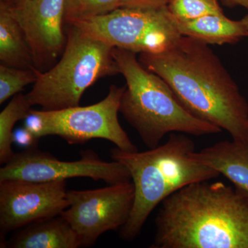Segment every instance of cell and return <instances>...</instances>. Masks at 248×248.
I'll list each match as a JSON object with an SVG mask.
<instances>
[{"mask_svg": "<svg viewBox=\"0 0 248 248\" xmlns=\"http://www.w3.org/2000/svg\"><path fill=\"white\" fill-rule=\"evenodd\" d=\"M140 63L167 83L192 115L224 130L233 140H248V103L208 44L182 36L160 53H141Z\"/></svg>", "mask_w": 248, "mask_h": 248, "instance_id": "cell-1", "label": "cell"}, {"mask_svg": "<svg viewBox=\"0 0 248 248\" xmlns=\"http://www.w3.org/2000/svg\"><path fill=\"white\" fill-rule=\"evenodd\" d=\"M153 248H248V195L223 182L192 183L162 202Z\"/></svg>", "mask_w": 248, "mask_h": 248, "instance_id": "cell-2", "label": "cell"}, {"mask_svg": "<svg viewBox=\"0 0 248 248\" xmlns=\"http://www.w3.org/2000/svg\"><path fill=\"white\" fill-rule=\"evenodd\" d=\"M195 144L186 134H170L164 144L143 152L111 150V157L124 165L135 186V200L121 237L133 241L141 233L152 212L169 196L192 183L221 174L191 156Z\"/></svg>", "mask_w": 248, "mask_h": 248, "instance_id": "cell-3", "label": "cell"}, {"mask_svg": "<svg viewBox=\"0 0 248 248\" xmlns=\"http://www.w3.org/2000/svg\"><path fill=\"white\" fill-rule=\"evenodd\" d=\"M113 57L126 81L120 112L148 148L159 146L168 134L200 137L221 133L186 110L167 83L146 69L136 53L114 48Z\"/></svg>", "mask_w": 248, "mask_h": 248, "instance_id": "cell-4", "label": "cell"}, {"mask_svg": "<svg viewBox=\"0 0 248 248\" xmlns=\"http://www.w3.org/2000/svg\"><path fill=\"white\" fill-rule=\"evenodd\" d=\"M62 58L48 71H38L37 81L27 94L31 105L43 110L78 107L83 94L100 78L120 74L114 47L69 25Z\"/></svg>", "mask_w": 248, "mask_h": 248, "instance_id": "cell-5", "label": "cell"}, {"mask_svg": "<svg viewBox=\"0 0 248 248\" xmlns=\"http://www.w3.org/2000/svg\"><path fill=\"white\" fill-rule=\"evenodd\" d=\"M125 86L112 85L103 100L88 106L55 110L31 108L24 128L39 140L59 136L70 144H81L93 139H104L124 151H138L119 122L121 99Z\"/></svg>", "mask_w": 248, "mask_h": 248, "instance_id": "cell-6", "label": "cell"}, {"mask_svg": "<svg viewBox=\"0 0 248 248\" xmlns=\"http://www.w3.org/2000/svg\"><path fill=\"white\" fill-rule=\"evenodd\" d=\"M114 48L135 53H160L182 37L169 8L136 9L120 8L103 16L66 22Z\"/></svg>", "mask_w": 248, "mask_h": 248, "instance_id": "cell-7", "label": "cell"}, {"mask_svg": "<svg viewBox=\"0 0 248 248\" xmlns=\"http://www.w3.org/2000/svg\"><path fill=\"white\" fill-rule=\"evenodd\" d=\"M68 207L60 215L72 227L81 247L92 246L106 232L128 221L135 200L132 181L110 184L102 188L68 191Z\"/></svg>", "mask_w": 248, "mask_h": 248, "instance_id": "cell-8", "label": "cell"}, {"mask_svg": "<svg viewBox=\"0 0 248 248\" xmlns=\"http://www.w3.org/2000/svg\"><path fill=\"white\" fill-rule=\"evenodd\" d=\"M75 177L91 178L109 184L131 181L130 172L124 165L114 160L112 162L102 161L92 152H85L78 161H63L34 147L16 153L0 169V182L18 179L49 182Z\"/></svg>", "mask_w": 248, "mask_h": 248, "instance_id": "cell-9", "label": "cell"}, {"mask_svg": "<svg viewBox=\"0 0 248 248\" xmlns=\"http://www.w3.org/2000/svg\"><path fill=\"white\" fill-rule=\"evenodd\" d=\"M66 180L49 182H0V228L16 231L60 216L68 207Z\"/></svg>", "mask_w": 248, "mask_h": 248, "instance_id": "cell-10", "label": "cell"}, {"mask_svg": "<svg viewBox=\"0 0 248 248\" xmlns=\"http://www.w3.org/2000/svg\"><path fill=\"white\" fill-rule=\"evenodd\" d=\"M8 6L22 28L35 68L45 72L62 55L66 46L67 35L63 24L66 0H27Z\"/></svg>", "mask_w": 248, "mask_h": 248, "instance_id": "cell-11", "label": "cell"}, {"mask_svg": "<svg viewBox=\"0 0 248 248\" xmlns=\"http://www.w3.org/2000/svg\"><path fill=\"white\" fill-rule=\"evenodd\" d=\"M191 156L216 170L248 195V140L218 141L200 151L192 152Z\"/></svg>", "mask_w": 248, "mask_h": 248, "instance_id": "cell-12", "label": "cell"}, {"mask_svg": "<svg viewBox=\"0 0 248 248\" xmlns=\"http://www.w3.org/2000/svg\"><path fill=\"white\" fill-rule=\"evenodd\" d=\"M14 248H77L81 241L71 225L61 216L29 225L11 240Z\"/></svg>", "mask_w": 248, "mask_h": 248, "instance_id": "cell-13", "label": "cell"}, {"mask_svg": "<svg viewBox=\"0 0 248 248\" xmlns=\"http://www.w3.org/2000/svg\"><path fill=\"white\" fill-rule=\"evenodd\" d=\"M182 36L192 37L208 45L234 44L246 37L242 20H232L224 14L208 15L190 21H177Z\"/></svg>", "mask_w": 248, "mask_h": 248, "instance_id": "cell-14", "label": "cell"}, {"mask_svg": "<svg viewBox=\"0 0 248 248\" xmlns=\"http://www.w3.org/2000/svg\"><path fill=\"white\" fill-rule=\"evenodd\" d=\"M0 62L14 68H35V62L22 28L4 1L0 4Z\"/></svg>", "mask_w": 248, "mask_h": 248, "instance_id": "cell-15", "label": "cell"}, {"mask_svg": "<svg viewBox=\"0 0 248 248\" xmlns=\"http://www.w3.org/2000/svg\"><path fill=\"white\" fill-rule=\"evenodd\" d=\"M27 94L15 95L0 113V162L6 164L14 158V128L18 121L25 120L31 109Z\"/></svg>", "mask_w": 248, "mask_h": 248, "instance_id": "cell-16", "label": "cell"}, {"mask_svg": "<svg viewBox=\"0 0 248 248\" xmlns=\"http://www.w3.org/2000/svg\"><path fill=\"white\" fill-rule=\"evenodd\" d=\"M38 71L36 68L23 69L0 65V104L19 94L28 85L35 84Z\"/></svg>", "mask_w": 248, "mask_h": 248, "instance_id": "cell-17", "label": "cell"}, {"mask_svg": "<svg viewBox=\"0 0 248 248\" xmlns=\"http://www.w3.org/2000/svg\"><path fill=\"white\" fill-rule=\"evenodd\" d=\"M168 8L176 20L181 22L223 14L218 0H170Z\"/></svg>", "mask_w": 248, "mask_h": 248, "instance_id": "cell-18", "label": "cell"}, {"mask_svg": "<svg viewBox=\"0 0 248 248\" xmlns=\"http://www.w3.org/2000/svg\"><path fill=\"white\" fill-rule=\"evenodd\" d=\"M122 8V0H74L66 9L65 22L103 16Z\"/></svg>", "mask_w": 248, "mask_h": 248, "instance_id": "cell-19", "label": "cell"}, {"mask_svg": "<svg viewBox=\"0 0 248 248\" xmlns=\"http://www.w3.org/2000/svg\"><path fill=\"white\" fill-rule=\"evenodd\" d=\"M170 0H122V8L158 9L167 7Z\"/></svg>", "mask_w": 248, "mask_h": 248, "instance_id": "cell-20", "label": "cell"}, {"mask_svg": "<svg viewBox=\"0 0 248 248\" xmlns=\"http://www.w3.org/2000/svg\"><path fill=\"white\" fill-rule=\"evenodd\" d=\"M14 142H17L21 146H27V148L36 147L38 140L33 136L25 128L20 129L14 133Z\"/></svg>", "mask_w": 248, "mask_h": 248, "instance_id": "cell-21", "label": "cell"}, {"mask_svg": "<svg viewBox=\"0 0 248 248\" xmlns=\"http://www.w3.org/2000/svg\"><path fill=\"white\" fill-rule=\"evenodd\" d=\"M227 4L231 6H241L248 9V0H224Z\"/></svg>", "mask_w": 248, "mask_h": 248, "instance_id": "cell-22", "label": "cell"}, {"mask_svg": "<svg viewBox=\"0 0 248 248\" xmlns=\"http://www.w3.org/2000/svg\"><path fill=\"white\" fill-rule=\"evenodd\" d=\"M1 1H4L5 2L7 3L10 6H14V5L24 2V1H27V0H1Z\"/></svg>", "mask_w": 248, "mask_h": 248, "instance_id": "cell-23", "label": "cell"}, {"mask_svg": "<svg viewBox=\"0 0 248 248\" xmlns=\"http://www.w3.org/2000/svg\"><path fill=\"white\" fill-rule=\"evenodd\" d=\"M241 20H242L243 23H244L245 28H246V37H248V14L246 15L242 19H241Z\"/></svg>", "mask_w": 248, "mask_h": 248, "instance_id": "cell-24", "label": "cell"}, {"mask_svg": "<svg viewBox=\"0 0 248 248\" xmlns=\"http://www.w3.org/2000/svg\"><path fill=\"white\" fill-rule=\"evenodd\" d=\"M73 1H74V0H66V9L72 4V2H73Z\"/></svg>", "mask_w": 248, "mask_h": 248, "instance_id": "cell-25", "label": "cell"}]
</instances>
